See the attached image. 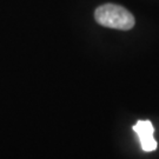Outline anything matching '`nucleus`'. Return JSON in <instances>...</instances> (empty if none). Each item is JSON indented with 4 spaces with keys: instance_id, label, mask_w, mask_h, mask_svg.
<instances>
[{
    "instance_id": "f257e3e1",
    "label": "nucleus",
    "mask_w": 159,
    "mask_h": 159,
    "mask_svg": "<svg viewBox=\"0 0 159 159\" xmlns=\"http://www.w3.org/2000/svg\"><path fill=\"white\" fill-rule=\"evenodd\" d=\"M96 21L108 29L127 31L134 26V17L126 8L114 4L99 6L94 12Z\"/></svg>"
},
{
    "instance_id": "f03ea898",
    "label": "nucleus",
    "mask_w": 159,
    "mask_h": 159,
    "mask_svg": "<svg viewBox=\"0 0 159 159\" xmlns=\"http://www.w3.org/2000/svg\"><path fill=\"white\" fill-rule=\"evenodd\" d=\"M133 131L139 138L140 146L145 152H152L157 148V142L154 139V127L150 120H139L133 125Z\"/></svg>"
}]
</instances>
